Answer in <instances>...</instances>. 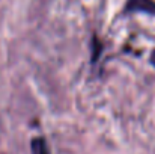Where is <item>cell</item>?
I'll use <instances>...</instances> for the list:
<instances>
[{"mask_svg": "<svg viewBox=\"0 0 155 154\" xmlns=\"http://www.w3.org/2000/svg\"><path fill=\"white\" fill-rule=\"evenodd\" d=\"M128 12H146L155 14V2L154 0H128L127 2Z\"/></svg>", "mask_w": 155, "mask_h": 154, "instance_id": "6da1fadb", "label": "cell"}, {"mask_svg": "<svg viewBox=\"0 0 155 154\" xmlns=\"http://www.w3.org/2000/svg\"><path fill=\"white\" fill-rule=\"evenodd\" d=\"M30 148H32V154H50L47 141L44 138H33L30 142Z\"/></svg>", "mask_w": 155, "mask_h": 154, "instance_id": "7a4b0ae2", "label": "cell"}, {"mask_svg": "<svg viewBox=\"0 0 155 154\" xmlns=\"http://www.w3.org/2000/svg\"><path fill=\"white\" fill-rule=\"evenodd\" d=\"M151 62H152V63L155 65V50L152 51V54H151Z\"/></svg>", "mask_w": 155, "mask_h": 154, "instance_id": "3957f363", "label": "cell"}]
</instances>
